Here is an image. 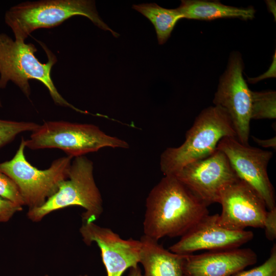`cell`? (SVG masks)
<instances>
[{"label": "cell", "mask_w": 276, "mask_h": 276, "mask_svg": "<svg viewBox=\"0 0 276 276\" xmlns=\"http://www.w3.org/2000/svg\"><path fill=\"white\" fill-rule=\"evenodd\" d=\"M207 206L173 175H165L146 200L144 235L155 240L181 237L204 216Z\"/></svg>", "instance_id": "6da1fadb"}, {"label": "cell", "mask_w": 276, "mask_h": 276, "mask_svg": "<svg viewBox=\"0 0 276 276\" xmlns=\"http://www.w3.org/2000/svg\"><path fill=\"white\" fill-rule=\"evenodd\" d=\"M39 42L47 54L45 63L41 62L36 57L37 49L34 44L14 40L0 33V89L6 88L11 81L29 99L31 93L29 80H36L47 87L56 105L89 114L69 103L58 91L51 76L57 57L43 43Z\"/></svg>", "instance_id": "7a4b0ae2"}, {"label": "cell", "mask_w": 276, "mask_h": 276, "mask_svg": "<svg viewBox=\"0 0 276 276\" xmlns=\"http://www.w3.org/2000/svg\"><path fill=\"white\" fill-rule=\"evenodd\" d=\"M77 15L88 18L95 26L109 31L115 37L119 34L104 22L97 10L95 1L39 0L21 2L11 7L5 14V24L11 29L15 40L25 41L34 31L57 27Z\"/></svg>", "instance_id": "3957f363"}, {"label": "cell", "mask_w": 276, "mask_h": 276, "mask_svg": "<svg viewBox=\"0 0 276 276\" xmlns=\"http://www.w3.org/2000/svg\"><path fill=\"white\" fill-rule=\"evenodd\" d=\"M227 136L237 138L225 110L215 105L203 109L187 131L183 143L167 148L162 153L161 171L165 176L173 175L186 165L213 153L219 142Z\"/></svg>", "instance_id": "277c9868"}, {"label": "cell", "mask_w": 276, "mask_h": 276, "mask_svg": "<svg viewBox=\"0 0 276 276\" xmlns=\"http://www.w3.org/2000/svg\"><path fill=\"white\" fill-rule=\"evenodd\" d=\"M72 205L85 209L82 214L83 222H95L103 211L102 196L94 179L93 163L84 155L74 158L68 178L57 192L41 206L29 209L27 215L32 221L39 222L53 211Z\"/></svg>", "instance_id": "5b68a950"}, {"label": "cell", "mask_w": 276, "mask_h": 276, "mask_svg": "<svg viewBox=\"0 0 276 276\" xmlns=\"http://www.w3.org/2000/svg\"><path fill=\"white\" fill-rule=\"evenodd\" d=\"M25 146L31 150L59 149L72 158L104 147H129L125 141L105 133L95 125L65 121H46L39 125L25 140Z\"/></svg>", "instance_id": "8992f818"}, {"label": "cell", "mask_w": 276, "mask_h": 276, "mask_svg": "<svg viewBox=\"0 0 276 276\" xmlns=\"http://www.w3.org/2000/svg\"><path fill=\"white\" fill-rule=\"evenodd\" d=\"M25 140L22 137L13 158L0 163V171L17 185L25 205L29 209L39 207L58 189L68 177L72 157L66 156L54 160L48 169H38L25 155Z\"/></svg>", "instance_id": "52a82bcc"}, {"label": "cell", "mask_w": 276, "mask_h": 276, "mask_svg": "<svg viewBox=\"0 0 276 276\" xmlns=\"http://www.w3.org/2000/svg\"><path fill=\"white\" fill-rule=\"evenodd\" d=\"M243 68L241 54L233 52L220 78L213 102L227 113L237 139L241 144L249 145L251 90L244 79Z\"/></svg>", "instance_id": "ba28073f"}, {"label": "cell", "mask_w": 276, "mask_h": 276, "mask_svg": "<svg viewBox=\"0 0 276 276\" xmlns=\"http://www.w3.org/2000/svg\"><path fill=\"white\" fill-rule=\"evenodd\" d=\"M172 175L207 206L218 203L221 190L239 179L225 154L218 149Z\"/></svg>", "instance_id": "9c48e42d"}, {"label": "cell", "mask_w": 276, "mask_h": 276, "mask_svg": "<svg viewBox=\"0 0 276 276\" xmlns=\"http://www.w3.org/2000/svg\"><path fill=\"white\" fill-rule=\"evenodd\" d=\"M216 149L225 154L238 178L259 193L268 210L276 208L274 190L267 171L271 151L244 145L229 136L222 138Z\"/></svg>", "instance_id": "30bf717a"}, {"label": "cell", "mask_w": 276, "mask_h": 276, "mask_svg": "<svg viewBox=\"0 0 276 276\" xmlns=\"http://www.w3.org/2000/svg\"><path fill=\"white\" fill-rule=\"evenodd\" d=\"M218 203L222 206L218 224L233 231L247 227L263 228L267 212L264 201L259 193L244 181L238 179L221 191Z\"/></svg>", "instance_id": "8fae6325"}, {"label": "cell", "mask_w": 276, "mask_h": 276, "mask_svg": "<svg viewBox=\"0 0 276 276\" xmlns=\"http://www.w3.org/2000/svg\"><path fill=\"white\" fill-rule=\"evenodd\" d=\"M79 231L87 245L96 243L100 248L107 276H122L127 269L138 266L142 247L140 240L122 239L110 228L94 222L82 221Z\"/></svg>", "instance_id": "7c38bea8"}, {"label": "cell", "mask_w": 276, "mask_h": 276, "mask_svg": "<svg viewBox=\"0 0 276 276\" xmlns=\"http://www.w3.org/2000/svg\"><path fill=\"white\" fill-rule=\"evenodd\" d=\"M218 214L207 215L202 218L169 250L178 254L190 255L194 252L239 248L254 238L250 231H233L220 226L217 223Z\"/></svg>", "instance_id": "4fadbf2b"}, {"label": "cell", "mask_w": 276, "mask_h": 276, "mask_svg": "<svg viewBox=\"0 0 276 276\" xmlns=\"http://www.w3.org/2000/svg\"><path fill=\"white\" fill-rule=\"evenodd\" d=\"M257 260L254 250L240 247L187 255L185 273L186 276H231Z\"/></svg>", "instance_id": "5bb4252c"}, {"label": "cell", "mask_w": 276, "mask_h": 276, "mask_svg": "<svg viewBox=\"0 0 276 276\" xmlns=\"http://www.w3.org/2000/svg\"><path fill=\"white\" fill-rule=\"evenodd\" d=\"M142 243L140 263L142 264L143 276H186L185 265L187 255L173 252L145 235Z\"/></svg>", "instance_id": "9a60e30c"}, {"label": "cell", "mask_w": 276, "mask_h": 276, "mask_svg": "<svg viewBox=\"0 0 276 276\" xmlns=\"http://www.w3.org/2000/svg\"><path fill=\"white\" fill-rule=\"evenodd\" d=\"M177 8L183 18L210 20L219 18H239L247 20L255 17L252 7L227 6L217 1L184 0Z\"/></svg>", "instance_id": "2e32d148"}, {"label": "cell", "mask_w": 276, "mask_h": 276, "mask_svg": "<svg viewBox=\"0 0 276 276\" xmlns=\"http://www.w3.org/2000/svg\"><path fill=\"white\" fill-rule=\"evenodd\" d=\"M132 8L153 25L159 44H163L168 40L177 21L183 18L177 8L166 9L155 3L133 5Z\"/></svg>", "instance_id": "e0dca14e"}, {"label": "cell", "mask_w": 276, "mask_h": 276, "mask_svg": "<svg viewBox=\"0 0 276 276\" xmlns=\"http://www.w3.org/2000/svg\"><path fill=\"white\" fill-rule=\"evenodd\" d=\"M276 118V92L251 91L250 119H274Z\"/></svg>", "instance_id": "ac0fdd59"}, {"label": "cell", "mask_w": 276, "mask_h": 276, "mask_svg": "<svg viewBox=\"0 0 276 276\" xmlns=\"http://www.w3.org/2000/svg\"><path fill=\"white\" fill-rule=\"evenodd\" d=\"M39 125L33 122L0 119V148L13 141L19 134L35 130Z\"/></svg>", "instance_id": "d6986e66"}, {"label": "cell", "mask_w": 276, "mask_h": 276, "mask_svg": "<svg viewBox=\"0 0 276 276\" xmlns=\"http://www.w3.org/2000/svg\"><path fill=\"white\" fill-rule=\"evenodd\" d=\"M231 276H276V244L273 245L269 257L263 263L249 270H242Z\"/></svg>", "instance_id": "ffe728a7"}, {"label": "cell", "mask_w": 276, "mask_h": 276, "mask_svg": "<svg viewBox=\"0 0 276 276\" xmlns=\"http://www.w3.org/2000/svg\"><path fill=\"white\" fill-rule=\"evenodd\" d=\"M0 197L22 206L25 205L24 200L16 183L1 171Z\"/></svg>", "instance_id": "44dd1931"}, {"label": "cell", "mask_w": 276, "mask_h": 276, "mask_svg": "<svg viewBox=\"0 0 276 276\" xmlns=\"http://www.w3.org/2000/svg\"><path fill=\"white\" fill-rule=\"evenodd\" d=\"M22 209V205L0 197V222L8 221L15 213Z\"/></svg>", "instance_id": "7402d4cb"}, {"label": "cell", "mask_w": 276, "mask_h": 276, "mask_svg": "<svg viewBox=\"0 0 276 276\" xmlns=\"http://www.w3.org/2000/svg\"><path fill=\"white\" fill-rule=\"evenodd\" d=\"M266 238L269 241L276 238V208L267 211L264 221L263 228Z\"/></svg>", "instance_id": "603a6c76"}, {"label": "cell", "mask_w": 276, "mask_h": 276, "mask_svg": "<svg viewBox=\"0 0 276 276\" xmlns=\"http://www.w3.org/2000/svg\"><path fill=\"white\" fill-rule=\"evenodd\" d=\"M276 52L273 56L272 63L268 70L263 74L255 78H248L247 81L249 83L255 84L261 80L269 78H275L276 77Z\"/></svg>", "instance_id": "cb8c5ba5"}, {"label": "cell", "mask_w": 276, "mask_h": 276, "mask_svg": "<svg viewBox=\"0 0 276 276\" xmlns=\"http://www.w3.org/2000/svg\"><path fill=\"white\" fill-rule=\"evenodd\" d=\"M252 140L259 145L264 148H271L275 149L276 137L275 136L266 140H262L251 136Z\"/></svg>", "instance_id": "d4e9b609"}, {"label": "cell", "mask_w": 276, "mask_h": 276, "mask_svg": "<svg viewBox=\"0 0 276 276\" xmlns=\"http://www.w3.org/2000/svg\"><path fill=\"white\" fill-rule=\"evenodd\" d=\"M266 4L268 7V10L274 16V18H276V5L275 1H266Z\"/></svg>", "instance_id": "484cf974"}, {"label": "cell", "mask_w": 276, "mask_h": 276, "mask_svg": "<svg viewBox=\"0 0 276 276\" xmlns=\"http://www.w3.org/2000/svg\"><path fill=\"white\" fill-rule=\"evenodd\" d=\"M129 269V271L127 276H143L139 266L131 267Z\"/></svg>", "instance_id": "4316f807"}, {"label": "cell", "mask_w": 276, "mask_h": 276, "mask_svg": "<svg viewBox=\"0 0 276 276\" xmlns=\"http://www.w3.org/2000/svg\"><path fill=\"white\" fill-rule=\"evenodd\" d=\"M0 107H2V103L1 98H0Z\"/></svg>", "instance_id": "83f0119b"}, {"label": "cell", "mask_w": 276, "mask_h": 276, "mask_svg": "<svg viewBox=\"0 0 276 276\" xmlns=\"http://www.w3.org/2000/svg\"><path fill=\"white\" fill-rule=\"evenodd\" d=\"M44 276H49V275H44ZM80 276H87V275H80Z\"/></svg>", "instance_id": "f1b7e54d"}]
</instances>
